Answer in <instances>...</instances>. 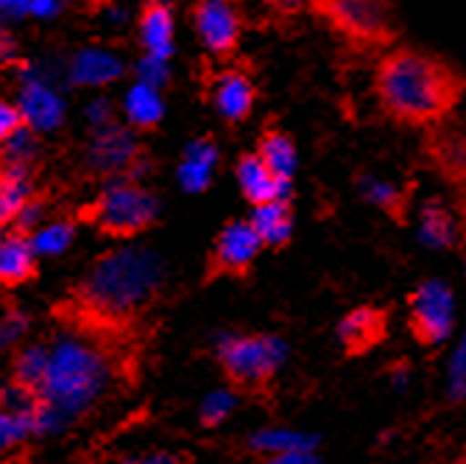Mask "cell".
Instances as JSON below:
<instances>
[{
  "label": "cell",
  "mask_w": 466,
  "mask_h": 464,
  "mask_svg": "<svg viewBox=\"0 0 466 464\" xmlns=\"http://www.w3.org/2000/svg\"><path fill=\"white\" fill-rule=\"evenodd\" d=\"M458 464H466V453H463V459H461V461H458Z\"/></svg>",
  "instance_id": "obj_29"
},
{
  "label": "cell",
  "mask_w": 466,
  "mask_h": 464,
  "mask_svg": "<svg viewBox=\"0 0 466 464\" xmlns=\"http://www.w3.org/2000/svg\"><path fill=\"white\" fill-rule=\"evenodd\" d=\"M282 345L274 335H227L216 347L218 366L227 377V384L238 395L260 397L271 392L277 369L282 364Z\"/></svg>",
  "instance_id": "obj_5"
},
{
  "label": "cell",
  "mask_w": 466,
  "mask_h": 464,
  "mask_svg": "<svg viewBox=\"0 0 466 464\" xmlns=\"http://www.w3.org/2000/svg\"><path fill=\"white\" fill-rule=\"evenodd\" d=\"M229 406H232V400H229L227 395H213V397H209L207 406H204V426H216V423H221L224 414L229 411Z\"/></svg>",
  "instance_id": "obj_26"
},
{
  "label": "cell",
  "mask_w": 466,
  "mask_h": 464,
  "mask_svg": "<svg viewBox=\"0 0 466 464\" xmlns=\"http://www.w3.org/2000/svg\"><path fill=\"white\" fill-rule=\"evenodd\" d=\"M263 6L277 20H296L308 12V0H263Z\"/></svg>",
  "instance_id": "obj_24"
},
{
  "label": "cell",
  "mask_w": 466,
  "mask_h": 464,
  "mask_svg": "<svg viewBox=\"0 0 466 464\" xmlns=\"http://www.w3.org/2000/svg\"><path fill=\"white\" fill-rule=\"evenodd\" d=\"M101 361L93 350L65 347L51 358L48 369V400H56L67 408L90 400L101 384Z\"/></svg>",
  "instance_id": "obj_7"
},
{
  "label": "cell",
  "mask_w": 466,
  "mask_h": 464,
  "mask_svg": "<svg viewBox=\"0 0 466 464\" xmlns=\"http://www.w3.org/2000/svg\"><path fill=\"white\" fill-rule=\"evenodd\" d=\"M389 322H391V314L377 305H360L352 314H347L341 327H338V339H341L344 356L360 358L383 345L389 339Z\"/></svg>",
  "instance_id": "obj_12"
},
{
  "label": "cell",
  "mask_w": 466,
  "mask_h": 464,
  "mask_svg": "<svg viewBox=\"0 0 466 464\" xmlns=\"http://www.w3.org/2000/svg\"><path fill=\"white\" fill-rule=\"evenodd\" d=\"M258 448H268L271 456H277V453H299V450L313 448V439L296 437V434H263V437H258Z\"/></svg>",
  "instance_id": "obj_22"
},
{
  "label": "cell",
  "mask_w": 466,
  "mask_h": 464,
  "mask_svg": "<svg viewBox=\"0 0 466 464\" xmlns=\"http://www.w3.org/2000/svg\"><path fill=\"white\" fill-rule=\"evenodd\" d=\"M23 129H28V115L23 107L0 98V146H6L9 140H15Z\"/></svg>",
  "instance_id": "obj_21"
},
{
  "label": "cell",
  "mask_w": 466,
  "mask_h": 464,
  "mask_svg": "<svg viewBox=\"0 0 466 464\" xmlns=\"http://www.w3.org/2000/svg\"><path fill=\"white\" fill-rule=\"evenodd\" d=\"M408 305H410L408 327L416 345L436 347L439 342L447 339L452 325V297L441 283L419 285L408 297Z\"/></svg>",
  "instance_id": "obj_10"
},
{
  "label": "cell",
  "mask_w": 466,
  "mask_h": 464,
  "mask_svg": "<svg viewBox=\"0 0 466 464\" xmlns=\"http://www.w3.org/2000/svg\"><path fill=\"white\" fill-rule=\"evenodd\" d=\"M421 157L447 185L458 193L466 191V126H452L447 120L428 129L421 138Z\"/></svg>",
  "instance_id": "obj_11"
},
{
  "label": "cell",
  "mask_w": 466,
  "mask_h": 464,
  "mask_svg": "<svg viewBox=\"0 0 466 464\" xmlns=\"http://www.w3.org/2000/svg\"><path fill=\"white\" fill-rule=\"evenodd\" d=\"M463 243H466V230H463Z\"/></svg>",
  "instance_id": "obj_31"
},
{
  "label": "cell",
  "mask_w": 466,
  "mask_h": 464,
  "mask_svg": "<svg viewBox=\"0 0 466 464\" xmlns=\"http://www.w3.org/2000/svg\"><path fill=\"white\" fill-rule=\"evenodd\" d=\"M129 118L140 126V129H151V126L159 123L162 118V101L157 98V93L148 88V84H137V88L129 93Z\"/></svg>",
  "instance_id": "obj_19"
},
{
  "label": "cell",
  "mask_w": 466,
  "mask_h": 464,
  "mask_svg": "<svg viewBox=\"0 0 466 464\" xmlns=\"http://www.w3.org/2000/svg\"><path fill=\"white\" fill-rule=\"evenodd\" d=\"M159 291L162 263L157 255L137 249L109 252L54 305L51 316L90 342L117 375L135 377L148 330L146 316L159 300Z\"/></svg>",
  "instance_id": "obj_1"
},
{
  "label": "cell",
  "mask_w": 466,
  "mask_h": 464,
  "mask_svg": "<svg viewBox=\"0 0 466 464\" xmlns=\"http://www.w3.org/2000/svg\"><path fill=\"white\" fill-rule=\"evenodd\" d=\"M193 28L201 39V46L221 62H229L243 36V12L238 0H196L190 9Z\"/></svg>",
  "instance_id": "obj_8"
},
{
  "label": "cell",
  "mask_w": 466,
  "mask_h": 464,
  "mask_svg": "<svg viewBox=\"0 0 466 464\" xmlns=\"http://www.w3.org/2000/svg\"><path fill=\"white\" fill-rule=\"evenodd\" d=\"M39 263H36V246L34 238L15 227L0 238V288H20L31 280H36Z\"/></svg>",
  "instance_id": "obj_13"
},
{
  "label": "cell",
  "mask_w": 466,
  "mask_h": 464,
  "mask_svg": "<svg viewBox=\"0 0 466 464\" xmlns=\"http://www.w3.org/2000/svg\"><path fill=\"white\" fill-rule=\"evenodd\" d=\"M254 154H258L285 185H290L293 171H296V146L285 129H279V126H266L258 138Z\"/></svg>",
  "instance_id": "obj_17"
},
{
  "label": "cell",
  "mask_w": 466,
  "mask_h": 464,
  "mask_svg": "<svg viewBox=\"0 0 466 464\" xmlns=\"http://www.w3.org/2000/svg\"><path fill=\"white\" fill-rule=\"evenodd\" d=\"M157 219V196L137 182H115L76 213V222L96 227L106 238H137L148 232Z\"/></svg>",
  "instance_id": "obj_4"
},
{
  "label": "cell",
  "mask_w": 466,
  "mask_h": 464,
  "mask_svg": "<svg viewBox=\"0 0 466 464\" xmlns=\"http://www.w3.org/2000/svg\"><path fill=\"white\" fill-rule=\"evenodd\" d=\"M70 235H73V224L70 222H62V224L48 227L46 232H39L34 238V246H36V252H59V249L67 246Z\"/></svg>",
  "instance_id": "obj_23"
},
{
  "label": "cell",
  "mask_w": 466,
  "mask_h": 464,
  "mask_svg": "<svg viewBox=\"0 0 466 464\" xmlns=\"http://www.w3.org/2000/svg\"><path fill=\"white\" fill-rule=\"evenodd\" d=\"M31 423L23 417H15V414H6V411H0V445H9L15 442Z\"/></svg>",
  "instance_id": "obj_25"
},
{
  "label": "cell",
  "mask_w": 466,
  "mask_h": 464,
  "mask_svg": "<svg viewBox=\"0 0 466 464\" xmlns=\"http://www.w3.org/2000/svg\"><path fill=\"white\" fill-rule=\"evenodd\" d=\"M266 464H319V461L308 450H299V453H277Z\"/></svg>",
  "instance_id": "obj_27"
},
{
  "label": "cell",
  "mask_w": 466,
  "mask_h": 464,
  "mask_svg": "<svg viewBox=\"0 0 466 464\" xmlns=\"http://www.w3.org/2000/svg\"><path fill=\"white\" fill-rule=\"evenodd\" d=\"M235 177H238V185H240V193L246 196V201L251 207H263V204H271L277 199H290V185H285L271 168L254 154H240L238 165H235Z\"/></svg>",
  "instance_id": "obj_14"
},
{
  "label": "cell",
  "mask_w": 466,
  "mask_h": 464,
  "mask_svg": "<svg viewBox=\"0 0 466 464\" xmlns=\"http://www.w3.org/2000/svg\"><path fill=\"white\" fill-rule=\"evenodd\" d=\"M0 238H4V224H0Z\"/></svg>",
  "instance_id": "obj_30"
},
{
  "label": "cell",
  "mask_w": 466,
  "mask_h": 464,
  "mask_svg": "<svg viewBox=\"0 0 466 464\" xmlns=\"http://www.w3.org/2000/svg\"><path fill=\"white\" fill-rule=\"evenodd\" d=\"M308 12L360 54H386L400 46L394 0H308Z\"/></svg>",
  "instance_id": "obj_3"
},
{
  "label": "cell",
  "mask_w": 466,
  "mask_h": 464,
  "mask_svg": "<svg viewBox=\"0 0 466 464\" xmlns=\"http://www.w3.org/2000/svg\"><path fill=\"white\" fill-rule=\"evenodd\" d=\"M204 90H207L209 104L216 107V112L232 126L243 123L251 115L254 101H258V84H254L248 70H243L238 65L207 70Z\"/></svg>",
  "instance_id": "obj_9"
},
{
  "label": "cell",
  "mask_w": 466,
  "mask_h": 464,
  "mask_svg": "<svg viewBox=\"0 0 466 464\" xmlns=\"http://www.w3.org/2000/svg\"><path fill=\"white\" fill-rule=\"evenodd\" d=\"M425 235L433 241V243H439V246H444V243H450L452 241V232H455V227H452V216L447 213V210L441 207V204H428L425 207Z\"/></svg>",
  "instance_id": "obj_20"
},
{
  "label": "cell",
  "mask_w": 466,
  "mask_h": 464,
  "mask_svg": "<svg viewBox=\"0 0 466 464\" xmlns=\"http://www.w3.org/2000/svg\"><path fill=\"white\" fill-rule=\"evenodd\" d=\"M371 88L386 118L428 132L447 123L466 98V73L439 54L394 46L380 54Z\"/></svg>",
  "instance_id": "obj_2"
},
{
  "label": "cell",
  "mask_w": 466,
  "mask_h": 464,
  "mask_svg": "<svg viewBox=\"0 0 466 464\" xmlns=\"http://www.w3.org/2000/svg\"><path fill=\"white\" fill-rule=\"evenodd\" d=\"M251 227L258 230L263 246L268 249H282L288 246L290 235H293V207L290 199H277L271 204L254 207L251 213Z\"/></svg>",
  "instance_id": "obj_16"
},
{
  "label": "cell",
  "mask_w": 466,
  "mask_h": 464,
  "mask_svg": "<svg viewBox=\"0 0 466 464\" xmlns=\"http://www.w3.org/2000/svg\"><path fill=\"white\" fill-rule=\"evenodd\" d=\"M140 39L151 59L165 62L174 54V12L165 0H143L140 6Z\"/></svg>",
  "instance_id": "obj_15"
},
{
  "label": "cell",
  "mask_w": 466,
  "mask_h": 464,
  "mask_svg": "<svg viewBox=\"0 0 466 464\" xmlns=\"http://www.w3.org/2000/svg\"><path fill=\"white\" fill-rule=\"evenodd\" d=\"M216 146L213 140H198L190 146L187 151V160L182 165V185L187 191H204L209 185V180H213V165H216Z\"/></svg>",
  "instance_id": "obj_18"
},
{
  "label": "cell",
  "mask_w": 466,
  "mask_h": 464,
  "mask_svg": "<svg viewBox=\"0 0 466 464\" xmlns=\"http://www.w3.org/2000/svg\"><path fill=\"white\" fill-rule=\"evenodd\" d=\"M263 241L251 222H229L213 241L207 252L204 263V283H218V280H246L254 269V261L260 255Z\"/></svg>",
  "instance_id": "obj_6"
},
{
  "label": "cell",
  "mask_w": 466,
  "mask_h": 464,
  "mask_svg": "<svg viewBox=\"0 0 466 464\" xmlns=\"http://www.w3.org/2000/svg\"><path fill=\"white\" fill-rule=\"evenodd\" d=\"M461 216H463V230H466V191H461Z\"/></svg>",
  "instance_id": "obj_28"
}]
</instances>
